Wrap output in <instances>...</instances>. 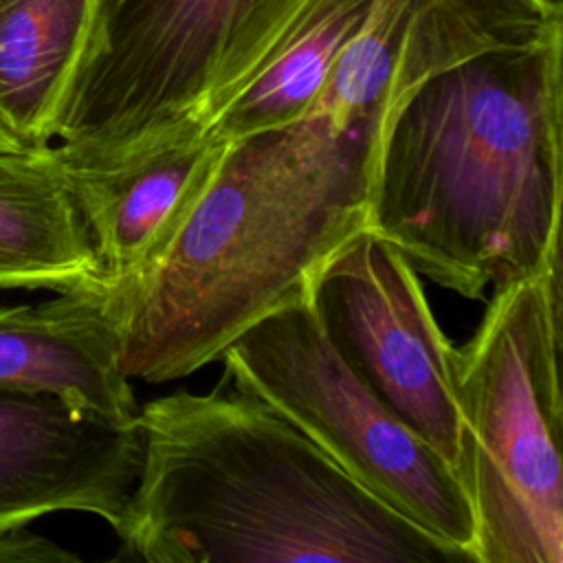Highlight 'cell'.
<instances>
[{
  "mask_svg": "<svg viewBox=\"0 0 563 563\" xmlns=\"http://www.w3.org/2000/svg\"><path fill=\"white\" fill-rule=\"evenodd\" d=\"M563 29L462 57L378 125L367 229L468 299L561 268Z\"/></svg>",
  "mask_w": 563,
  "mask_h": 563,
  "instance_id": "obj_1",
  "label": "cell"
},
{
  "mask_svg": "<svg viewBox=\"0 0 563 563\" xmlns=\"http://www.w3.org/2000/svg\"><path fill=\"white\" fill-rule=\"evenodd\" d=\"M378 121L323 114L229 141L169 249L143 273L97 288L128 378L165 383L218 361L367 227Z\"/></svg>",
  "mask_w": 563,
  "mask_h": 563,
  "instance_id": "obj_2",
  "label": "cell"
},
{
  "mask_svg": "<svg viewBox=\"0 0 563 563\" xmlns=\"http://www.w3.org/2000/svg\"><path fill=\"white\" fill-rule=\"evenodd\" d=\"M143 464L121 556L145 563H462L308 435L244 394L174 391L139 409Z\"/></svg>",
  "mask_w": 563,
  "mask_h": 563,
  "instance_id": "obj_3",
  "label": "cell"
},
{
  "mask_svg": "<svg viewBox=\"0 0 563 563\" xmlns=\"http://www.w3.org/2000/svg\"><path fill=\"white\" fill-rule=\"evenodd\" d=\"M303 0H97L51 145L64 172H110L205 134Z\"/></svg>",
  "mask_w": 563,
  "mask_h": 563,
  "instance_id": "obj_4",
  "label": "cell"
},
{
  "mask_svg": "<svg viewBox=\"0 0 563 563\" xmlns=\"http://www.w3.org/2000/svg\"><path fill=\"white\" fill-rule=\"evenodd\" d=\"M561 268L495 286L457 347L455 473L477 563L563 561Z\"/></svg>",
  "mask_w": 563,
  "mask_h": 563,
  "instance_id": "obj_5",
  "label": "cell"
},
{
  "mask_svg": "<svg viewBox=\"0 0 563 563\" xmlns=\"http://www.w3.org/2000/svg\"><path fill=\"white\" fill-rule=\"evenodd\" d=\"M218 361L233 389L268 405L374 497L477 563L455 468L339 358L306 292L242 332Z\"/></svg>",
  "mask_w": 563,
  "mask_h": 563,
  "instance_id": "obj_6",
  "label": "cell"
},
{
  "mask_svg": "<svg viewBox=\"0 0 563 563\" xmlns=\"http://www.w3.org/2000/svg\"><path fill=\"white\" fill-rule=\"evenodd\" d=\"M306 295L352 374L455 468L457 347L438 325L407 257L365 227L317 266Z\"/></svg>",
  "mask_w": 563,
  "mask_h": 563,
  "instance_id": "obj_7",
  "label": "cell"
},
{
  "mask_svg": "<svg viewBox=\"0 0 563 563\" xmlns=\"http://www.w3.org/2000/svg\"><path fill=\"white\" fill-rule=\"evenodd\" d=\"M141 464L139 418L114 422L53 396L0 391V530L73 510L119 532Z\"/></svg>",
  "mask_w": 563,
  "mask_h": 563,
  "instance_id": "obj_8",
  "label": "cell"
},
{
  "mask_svg": "<svg viewBox=\"0 0 563 563\" xmlns=\"http://www.w3.org/2000/svg\"><path fill=\"white\" fill-rule=\"evenodd\" d=\"M0 391L53 396L114 422L139 418L97 288L0 308Z\"/></svg>",
  "mask_w": 563,
  "mask_h": 563,
  "instance_id": "obj_9",
  "label": "cell"
},
{
  "mask_svg": "<svg viewBox=\"0 0 563 563\" xmlns=\"http://www.w3.org/2000/svg\"><path fill=\"white\" fill-rule=\"evenodd\" d=\"M229 141L209 134L110 172H64L99 266V286L147 271L211 183Z\"/></svg>",
  "mask_w": 563,
  "mask_h": 563,
  "instance_id": "obj_10",
  "label": "cell"
},
{
  "mask_svg": "<svg viewBox=\"0 0 563 563\" xmlns=\"http://www.w3.org/2000/svg\"><path fill=\"white\" fill-rule=\"evenodd\" d=\"M0 288H99L88 229L51 145L0 152Z\"/></svg>",
  "mask_w": 563,
  "mask_h": 563,
  "instance_id": "obj_11",
  "label": "cell"
},
{
  "mask_svg": "<svg viewBox=\"0 0 563 563\" xmlns=\"http://www.w3.org/2000/svg\"><path fill=\"white\" fill-rule=\"evenodd\" d=\"M97 0H0V128L26 147L53 125Z\"/></svg>",
  "mask_w": 563,
  "mask_h": 563,
  "instance_id": "obj_12",
  "label": "cell"
},
{
  "mask_svg": "<svg viewBox=\"0 0 563 563\" xmlns=\"http://www.w3.org/2000/svg\"><path fill=\"white\" fill-rule=\"evenodd\" d=\"M372 4L374 0H303L271 55L220 108L205 134L235 141L306 117Z\"/></svg>",
  "mask_w": 563,
  "mask_h": 563,
  "instance_id": "obj_13",
  "label": "cell"
},
{
  "mask_svg": "<svg viewBox=\"0 0 563 563\" xmlns=\"http://www.w3.org/2000/svg\"><path fill=\"white\" fill-rule=\"evenodd\" d=\"M79 556L26 526L0 530V563H77Z\"/></svg>",
  "mask_w": 563,
  "mask_h": 563,
  "instance_id": "obj_14",
  "label": "cell"
},
{
  "mask_svg": "<svg viewBox=\"0 0 563 563\" xmlns=\"http://www.w3.org/2000/svg\"><path fill=\"white\" fill-rule=\"evenodd\" d=\"M18 150H26V145H22L20 141H15L11 134H7L0 128V152H18Z\"/></svg>",
  "mask_w": 563,
  "mask_h": 563,
  "instance_id": "obj_15",
  "label": "cell"
},
{
  "mask_svg": "<svg viewBox=\"0 0 563 563\" xmlns=\"http://www.w3.org/2000/svg\"><path fill=\"white\" fill-rule=\"evenodd\" d=\"M543 2H561V0H543Z\"/></svg>",
  "mask_w": 563,
  "mask_h": 563,
  "instance_id": "obj_16",
  "label": "cell"
}]
</instances>
